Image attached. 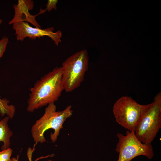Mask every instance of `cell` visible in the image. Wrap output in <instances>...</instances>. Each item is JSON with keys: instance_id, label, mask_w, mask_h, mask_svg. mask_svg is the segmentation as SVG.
Instances as JSON below:
<instances>
[{"instance_id": "10", "label": "cell", "mask_w": 161, "mask_h": 161, "mask_svg": "<svg viewBox=\"0 0 161 161\" xmlns=\"http://www.w3.org/2000/svg\"><path fill=\"white\" fill-rule=\"evenodd\" d=\"M9 103L8 100L1 99L0 96V114L2 117L6 114L11 119L15 115L16 108L14 105L9 104Z\"/></svg>"}, {"instance_id": "15", "label": "cell", "mask_w": 161, "mask_h": 161, "mask_svg": "<svg viewBox=\"0 0 161 161\" xmlns=\"http://www.w3.org/2000/svg\"><path fill=\"white\" fill-rule=\"evenodd\" d=\"M2 20L0 19V24L2 23Z\"/></svg>"}, {"instance_id": "2", "label": "cell", "mask_w": 161, "mask_h": 161, "mask_svg": "<svg viewBox=\"0 0 161 161\" xmlns=\"http://www.w3.org/2000/svg\"><path fill=\"white\" fill-rule=\"evenodd\" d=\"M71 108V106L69 105L63 111H57L54 103L48 105L44 114L35 121L31 128L32 136L36 144L46 141L44 134L46 131L50 129L54 131L50 134L51 140L53 143L56 141L60 129L63 128V124L72 114Z\"/></svg>"}, {"instance_id": "14", "label": "cell", "mask_w": 161, "mask_h": 161, "mask_svg": "<svg viewBox=\"0 0 161 161\" xmlns=\"http://www.w3.org/2000/svg\"><path fill=\"white\" fill-rule=\"evenodd\" d=\"M58 2L57 0H49L46 6L45 11L49 12L53 9L57 10L56 5Z\"/></svg>"}, {"instance_id": "5", "label": "cell", "mask_w": 161, "mask_h": 161, "mask_svg": "<svg viewBox=\"0 0 161 161\" xmlns=\"http://www.w3.org/2000/svg\"><path fill=\"white\" fill-rule=\"evenodd\" d=\"M118 142L116 151L119 154L117 161H131L136 157L143 155L149 160L154 156L151 144L143 143L136 137L134 131L127 130L126 135L121 133L117 134Z\"/></svg>"}, {"instance_id": "4", "label": "cell", "mask_w": 161, "mask_h": 161, "mask_svg": "<svg viewBox=\"0 0 161 161\" xmlns=\"http://www.w3.org/2000/svg\"><path fill=\"white\" fill-rule=\"evenodd\" d=\"M89 60L88 52L83 49L70 56L62 63V81L66 92H71L80 86L88 69Z\"/></svg>"}, {"instance_id": "8", "label": "cell", "mask_w": 161, "mask_h": 161, "mask_svg": "<svg viewBox=\"0 0 161 161\" xmlns=\"http://www.w3.org/2000/svg\"><path fill=\"white\" fill-rule=\"evenodd\" d=\"M34 3L31 0H18L17 4L13 5L15 10L14 16L9 22V24L24 21L29 22L35 27L41 28L39 24L36 21L35 18L38 15L46 12L44 10L40 9V12L35 15H31L29 11L34 7Z\"/></svg>"}, {"instance_id": "9", "label": "cell", "mask_w": 161, "mask_h": 161, "mask_svg": "<svg viewBox=\"0 0 161 161\" xmlns=\"http://www.w3.org/2000/svg\"><path fill=\"white\" fill-rule=\"evenodd\" d=\"M9 118L7 116L1 120L0 119V142L3 143L1 147V150L10 148L11 144L10 138L13 133L8 126Z\"/></svg>"}, {"instance_id": "11", "label": "cell", "mask_w": 161, "mask_h": 161, "mask_svg": "<svg viewBox=\"0 0 161 161\" xmlns=\"http://www.w3.org/2000/svg\"><path fill=\"white\" fill-rule=\"evenodd\" d=\"M36 144H35L34 145L33 148L32 149L31 147H29L27 151V155L28 158V159L29 161H33L32 160V154L33 152L35 150V145ZM54 156V154H51V155H48L45 157H41L39 158H38L36 159L35 161H37L38 160L41 159H43L44 158H47L48 157H52ZM19 157V155H17L16 157V158L15 157H12L11 159V161H18V159ZM46 161H52L51 160H48Z\"/></svg>"}, {"instance_id": "1", "label": "cell", "mask_w": 161, "mask_h": 161, "mask_svg": "<svg viewBox=\"0 0 161 161\" xmlns=\"http://www.w3.org/2000/svg\"><path fill=\"white\" fill-rule=\"evenodd\" d=\"M61 67H56L42 76L30 89L27 110H35L57 101L64 90Z\"/></svg>"}, {"instance_id": "3", "label": "cell", "mask_w": 161, "mask_h": 161, "mask_svg": "<svg viewBox=\"0 0 161 161\" xmlns=\"http://www.w3.org/2000/svg\"><path fill=\"white\" fill-rule=\"evenodd\" d=\"M161 127V93L154 97L152 103L143 105L135 135L143 143L150 144Z\"/></svg>"}, {"instance_id": "7", "label": "cell", "mask_w": 161, "mask_h": 161, "mask_svg": "<svg viewBox=\"0 0 161 161\" xmlns=\"http://www.w3.org/2000/svg\"><path fill=\"white\" fill-rule=\"evenodd\" d=\"M13 28L15 31L16 39L18 41H23L27 37L35 40L37 38H39L46 36L50 37L56 45L61 42V32L58 30L53 32V27L42 29L32 27L28 23L22 21L13 24Z\"/></svg>"}, {"instance_id": "13", "label": "cell", "mask_w": 161, "mask_h": 161, "mask_svg": "<svg viewBox=\"0 0 161 161\" xmlns=\"http://www.w3.org/2000/svg\"><path fill=\"white\" fill-rule=\"evenodd\" d=\"M8 42V38L6 36L2 37L0 40V59L5 51Z\"/></svg>"}, {"instance_id": "12", "label": "cell", "mask_w": 161, "mask_h": 161, "mask_svg": "<svg viewBox=\"0 0 161 161\" xmlns=\"http://www.w3.org/2000/svg\"><path fill=\"white\" fill-rule=\"evenodd\" d=\"M13 151L10 148L1 151L0 150V161H11V156Z\"/></svg>"}, {"instance_id": "6", "label": "cell", "mask_w": 161, "mask_h": 161, "mask_svg": "<svg viewBox=\"0 0 161 161\" xmlns=\"http://www.w3.org/2000/svg\"><path fill=\"white\" fill-rule=\"evenodd\" d=\"M143 105L138 103L131 97H121L113 106V113L116 122L127 130L135 131L140 119Z\"/></svg>"}]
</instances>
